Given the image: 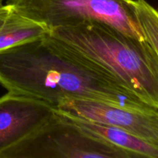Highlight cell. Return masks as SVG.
I'll list each match as a JSON object with an SVG mask.
<instances>
[{
  "instance_id": "1",
  "label": "cell",
  "mask_w": 158,
  "mask_h": 158,
  "mask_svg": "<svg viewBox=\"0 0 158 158\" xmlns=\"http://www.w3.org/2000/svg\"><path fill=\"white\" fill-rule=\"evenodd\" d=\"M0 84L8 92L38 98L55 108L68 99H85L134 110H157L49 33L0 50Z\"/></svg>"
},
{
  "instance_id": "2",
  "label": "cell",
  "mask_w": 158,
  "mask_h": 158,
  "mask_svg": "<svg viewBox=\"0 0 158 158\" xmlns=\"http://www.w3.org/2000/svg\"><path fill=\"white\" fill-rule=\"evenodd\" d=\"M49 34L106 69L142 101L158 110V55L148 40L133 38L100 22L58 28Z\"/></svg>"
},
{
  "instance_id": "3",
  "label": "cell",
  "mask_w": 158,
  "mask_h": 158,
  "mask_svg": "<svg viewBox=\"0 0 158 158\" xmlns=\"http://www.w3.org/2000/svg\"><path fill=\"white\" fill-rule=\"evenodd\" d=\"M6 4L49 31L86 22H100L137 40H146L133 0H7Z\"/></svg>"
},
{
  "instance_id": "4",
  "label": "cell",
  "mask_w": 158,
  "mask_h": 158,
  "mask_svg": "<svg viewBox=\"0 0 158 158\" xmlns=\"http://www.w3.org/2000/svg\"><path fill=\"white\" fill-rule=\"evenodd\" d=\"M137 158L132 153L89 135L56 114L44 126L0 158Z\"/></svg>"
},
{
  "instance_id": "5",
  "label": "cell",
  "mask_w": 158,
  "mask_h": 158,
  "mask_svg": "<svg viewBox=\"0 0 158 158\" xmlns=\"http://www.w3.org/2000/svg\"><path fill=\"white\" fill-rule=\"evenodd\" d=\"M58 110L123 130L158 147V110L139 111L101 101L68 99L56 107Z\"/></svg>"
},
{
  "instance_id": "6",
  "label": "cell",
  "mask_w": 158,
  "mask_h": 158,
  "mask_svg": "<svg viewBox=\"0 0 158 158\" xmlns=\"http://www.w3.org/2000/svg\"><path fill=\"white\" fill-rule=\"evenodd\" d=\"M56 114L47 102L8 92L0 97V155L44 126Z\"/></svg>"
},
{
  "instance_id": "7",
  "label": "cell",
  "mask_w": 158,
  "mask_h": 158,
  "mask_svg": "<svg viewBox=\"0 0 158 158\" xmlns=\"http://www.w3.org/2000/svg\"><path fill=\"white\" fill-rule=\"evenodd\" d=\"M56 111L65 120L89 135L129 151L137 156V157L158 158V147L123 130L104 123L91 121L58 110Z\"/></svg>"
},
{
  "instance_id": "8",
  "label": "cell",
  "mask_w": 158,
  "mask_h": 158,
  "mask_svg": "<svg viewBox=\"0 0 158 158\" xmlns=\"http://www.w3.org/2000/svg\"><path fill=\"white\" fill-rule=\"evenodd\" d=\"M49 32L43 25L20 15L10 7L0 26V50L40 38Z\"/></svg>"
},
{
  "instance_id": "9",
  "label": "cell",
  "mask_w": 158,
  "mask_h": 158,
  "mask_svg": "<svg viewBox=\"0 0 158 158\" xmlns=\"http://www.w3.org/2000/svg\"><path fill=\"white\" fill-rule=\"evenodd\" d=\"M133 7L145 38L158 55V10L146 0H133Z\"/></svg>"
},
{
  "instance_id": "10",
  "label": "cell",
  "mask_w": 158,
  "mask_h": 158,
  "mask_svg": "<svg viewBox=\"0 0 158 158\" xmlns=\"http://www.w3.org/2000/svg\"><path fill=\"white\" fill-rule=\"evenodd\" d=\"M10 11V7L3 3V0H0V26L4 22L5 19Z\"/></svg>"
}]
</instances>
